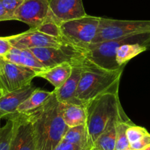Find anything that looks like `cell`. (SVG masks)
<instances>
[{
  "instance_id": "cell-7",
  "label": "cell",
  "mask_w": 150,
  "mask_h": 150,
  "mask_svg": "<svg viewBox=\"0 0 150 150\" xmlns=\"http://www.w3.org/2000/svg\"><path fill=\"white\" fill-rule=\"evenodd\" d=\"M35 77L36 71L11 63L0 56V88L4 93L29 86Z\"/></svg>"
},
{
  "instance_id": "cell-12",
  "label": "cell",
  "mask_w": 150,
  "mask_h": 150,
  "mask_svg": "<svg viewBox=\"0 0 150 150\" xmlns=\"http://www.w3.org/2000/svg\"><path fill=\"white\" fill-rule=\"evenodd\" d=\"M50 8L59 24L87 15L83 0H50Z\"/></svg>"
},
{
  "instance_id": "cell-26",
  "label": "cell",
  "mask_w": 150,
  "mask_h": 150,
  "mask_svg": "<svg viewBox=\"0 0 150 150\" xmlns=\"http://www.w3.org/2000/svg\"><path fill=\"white\" fill-rule=\"evenodd\" d=\"M4 5L5 9L7 10L10 15L13 17V14L17 8L22 4L24 0H0Z\"/></svg>"
},
{
  "instance_id": "cell-4",
  "label": "cell",
  "mask_w": 150,
  "mask_h": 150,
  "mask_svg": "<svg viewBox=\"0 0 150 150\" xmlns=\"http://www.w3.org/2000/svg\"><path fill=\"white\" fill-rule=\"evenodd\" d=\"M125 43L140 44L150 49V33L133 35L125 37L91 44L80 50L85 60L102 69L107 70L124 69L116 61L117 49Z\"/></svg>"
},
{
  "instance_id": "cell-13",
  "label": "cell",
  "mask_w": 150,
  "mask_h": 150,
  "mask_svg": "<svg viewBox=\"0 0 150 150\" xmlns=\"http://www.w3.org/2000/svg\"><path fill=\"white\" fill-rule=\"evenodd\" d=\"M35 88L30 84L22 88L4 93L0 97V119L8 120L18 116L17 109L19 105L33 93Z\"/></svg>"
},
{
  "instance_id": "cell-9",
  "label": "cell",
  "mask_w": 150,
  "mask_h": 150,
  "mask_svg": "<svg viewBox=\"0 0 150 150\" xmlns=\"http://www.w3.org/2000/svg\"><path fill=\"white\" fill-rule=\"evenodd\" d=\"M50 0H24L13 14V20L27 24L30 29H37L48 18Z\"/></svg>"
},
{
  "instance_id": "cell-5",
  "label": "cell",
  "mask_w": 150,
  "mask_h": 150,
  "mask_svg": "<svg viewBox=\"0 0 150 150\" xmlns=\"http://www.w3.org/2000/svg\"><path fill=\"white\" fill-rule=\"evenodd\" d=\"M100 17L86 15L60 23L61 40L77 49L83 50L92 44L97 33Z\"/></svg>"
},
{
  "instance_id": "cell-17",
  "label": "cell",
  "mask_w": 150,
  "mask_h": 150,
  "mask_svg": "<svg viewBox=\"0 0 150 150\" xmlns=\"http://www.w3.org/2000/svg\"><path fill=\"white\" fill-rule=\"evenodd\" d=\"M60 110L62 118L68 127L86 125L87 112L85 105L60 102Z\"/></svg>"
},
{
  "instance_id": "cell-1",
  "label": "cell",
  "mask_w": 150,
  "mask_h": 150,
  "mask_svg": "<svg viewBox=\"0 0 150 150\" xmlns=\"http://www.w3.org/2000/svg\"><path fill=\"white\" fill-rule=\"evenodd\" d=\"M27 114L31 124L36 150H54L69 129L60 110V102L52 96L41 108Z\"/></svg>"
},
{
  "instance_id": "cell-35",
  "label": "cell",
  "mask_w": 150,
  "mask_h": 150,
  "mask_svg": "<svg viewBox=\"0 0 150 150\" xmlns=\"http://www.w3.org/2000/svg\"><path fill=\"white\" fill-rule=\"evenodd\" d=\"M0 122H1V119H0ZM0 128H1V122H0Z\"/></svg>"
},
{
  "instance_id": "cell-15",
  "label": "cell",
  "mask_w": 150,
  "mask_h": 150,
  "mask_svg": "<svg viewBox=\"0 0 150 150\" xmlns=\"http://www.w3.org/2000/svg\"><path fill=\"white\" fill-rule=\"evenodd\" d=\"M3 57L11 63L32 69L36 73L45 69L30 50H21L12 47Z\"/></svg>"
},
{
  "instance_id": "cell-14",
  "label": "cell",
  "mask_w": 150,
  "mask_h": 150,
  "mask_svg": "<svg viewBox=\"0 0 150 150\" xmlns=\"http://www.w3.org/2000/svg\"><path fill=\"white\" fill-rule=\"evenodd\" d=\"M83 57L74 63L72 66V71L70 77L60 88L54 89L53 93L56 99L60 103H72L83 105L76 98V92L78 88L83 71Z\"/></svg>"
},
{
  "instance_id": "cell-32",
  "label": "cell",
  "mask_w": 150,
  "mask_h": 150,
  "mask_svg": "<svg viewBox=\"0 0 150 150\" xmlns=\"http://www.w3.org/2000/svg\"><path fill=\"white\" fill-rule=\"evenodd\" d=\"M144 150H150V145L149 146H147L146 148H145V149H144Z\"/></svg>"
},
{
  "instance_id": "cell-27",
  "label": "cell",
  "mask_w": 150,
  "mask_h": 150,
  "mask_svg": "<svg viewBox=\"0 0 150 150\" xmlns=\"http://www.w3.org/2000/svg\"><path fill=\"white\" fill-rule=\"evenodd\" d=\"M150 145V133L149 132L147 135H144L139 141L137 142L131 144L129 148L134 150H144L147 146Z\"/></svg>"
},
{
  "instance_id": "cell-20",
  "label": "cell",
  "mask_w": 150,
  "mask_h": 150,
  "mask_svg": "<svg viewBox=\"0 0 150 150\" xmlns=\"http://www.w3.org/2000/svg\"><path fill=\"white\" fill-rule=\"evenodd\" d=\"M62 141L83 148H93V144L89 136L86 125L69 127Z\"/></svg>"
},
{
  "instance_id": "cell-19",
  "label": "cell",
  "mask_w": 150,
  "mask_h": 150,
  "mask_svg": "<svg viewBox=\"0 0 150 150\" xmlns=\"http://www.w3.org/2000/svg\"><path fill=\"white\" fill-rule=\"evenodd\" d=\"M52 94L53 91H49L36 88L33 93L19 105L17 109V113L24 114L37 110L38 108L43 106L52 96Z\"/></svg>"
},
{
  "instance_id": "cell-8",
  "label": "cell",
  "mask_w": 150,
  "mask_h": 150,
  "mask_svg": "<svg viewBox=\"0 0 150 150\" xmlns=\"http://www.w3.org/2000/svg\"><path fill=\"white\" fill-rule=\"evenodd\" d=\"M45 69L54 67L63 63L74 64L83 57L82 53L69 44L60 47H42L30 50Z\"/></svg>"
},
{
  "instance_id": "cell-24",
  "label": "cell",
  "mask_w": 150,
  "mask_h": 150,
  "mask_svg": "<svg viewBox=\"0 0 150 150\" xmlns=\"http://www.w3.org/2000/svg\"><path fill=\"white\" fill-rule=\"evenodd\" d=\"M13 120L8 119L0 128V150H10L13 133Z\"/></svg>"
},
{
  "instance_id": "cell-11",
  "label": "cell",
  "mask_w": 150,
  "mask_h": 150,
  "mask_svg": "<svg viewBox=\"0 0 150 150\" xmlns=\"http://www.w3.org/2000/svg\"><path fill=\"white\" fill-rule=\"evenodd\" d=\"M13 120V133L10 150H36L31 124L27 114H18Z\"/></svg>"
},
{
  "instance_id": "cell-31",
  "label": "cell",
  "mask_w": 150,
  "mask_h": 150,
  "mask_svg": "<svg viewBox=\"0 0 150 150\" xmlns=\"http://www.w3.org/2000/svg\"><path fill=\"white\" fill-rule=\"evenodd\" d=\"M4 95V92H3V91L2 90V89L0 88V97H2V96H3Z\"/></svg>"
},
{
  "instance_id": "cell-3",
  "label": "cell",
  "mask_w": 150,
  "mask_h": 150,
  "mask_svg": "<svg viewBox=\"0 0 150 150\" xmlns=\"http://www.w3.org/2000/svg\"><path fill=\"white\" fill-rule=\"evenodd\" d=\"M87 112L86 126L92 143L106 129L114 117L124 112L119 100V93L100 95L86 105Z\"/></svg>"
},
{
  "instance_id": "cell-2",
  "label": "cell",
  "mask_w": 150,
  "mask_h": 150,
  "mask_svg": "<svg viewBox=\"0 0 150 150\" xmlns=\"http://www.w3.org/2000/svg\"><path fill=\"white\" fill-rule=\"evenodd\" d=\"M123 70L102 69L83 57V71L76 92V98L86 105L88 102L104 93H119Z\"/></svg>"
},
{
  "instance_id": "cell-10",
  "label": "cell",
  "mask_w": 150,
  "mask_h": 150,
  "mask_svg": "<svg viewBox=\"0 0 150 150\" xmlns=\"http://www.w3.org/2000/svg\"><path fill=\"white\" fill-rule=\"evenodd\" d=\"M6 38L12 47L21 50H31L42 47H60L66 44L59 38L47 35L35 29H29L24 33Z\"/></svg>"
},
{
  "instance_id": "cell-23",
  "label": "cell",
  "mask_w": 150,
  "mask_h": 150,
  "mask_svg": "<svg viewBox=\"0 0 150 150\" xmlns=\"http://www.w3.org/2000/svg\"><path fill=\"white\" fill-rule=\"evenodd\" d=\"M60 24H59L56 21V19L52 14L51 11H50V15H49L47 20L35 30H38L41 33H44V34L47 35L49 36H52V37L59 38V39L61 40Z\"/></svg>"
},
{
  "instance_id": "cell-30",
  "label": "cell",
  "mask_w": 150,
  "mask_h": 150,
  "mask_svg": "<svg viewBox=\"0 0 150 150\" xmlns=\"http://www.w3.org/2000/svg\"><path fill=\"white\" fill-rule=\"evenodd\" d=\"M10 20H13V17L10 15L9 13L2 5V2L0 1V21H10Z\"/></svg>"
},
{
  "instance_id": "cell-33",
  "label": "cell",
  "mask_w": 150,
  "mask_h": 150,
  "mask_svg": "<svg viewBox=\"0 0 150 150\" xmlns=\"http://www.w3.org/2000/svg\"><path fill=\"white\" fill-rule=\"evenodd\" d=\"M91 150H98L97 149H96V148H94V147H93V148L91 149Z\"/></svg>"
},
{
  "instance_id": "cell-29",
  "label": "cell",
  "mask_w": 150,
  "mask_h": 150,
  "mask_svg": "<svg viewBox=\"0 0 150 150\" xmlns=\"http://www.w3.org/2000/svg\"><path fill=\"white\" fill-rule=\"evenodd\" d=\"M11 48H12V45L7 39V38L0 37V56L4 57Z\"/></svg>"
},
{
  "instance_id": "cell-16",
  "label": "cell",
  "mask_w": 150,
  "mask_h": 150,
  "mask_svg": "<svg viewBox=\"0 0 150 150\" xmlns=\"http://www.w3.org/2000/svg\"><path fill=\"white\" fill-rule=\"evenodd\" d=\"M73 64L70 63H63L54 67L45 69L36 73V77H41L47 80L57 89L61 87L70 77L72 71Z\"/></svg>"
},
{
  "instance_id": "cell-25",
  "label": "cell",
  "mask_w": 150,
  "mask_h": 150,
  "mask_svg": "<svg viewBox=\"0 0 150 150\" xmlns=\"http://www.w3.org/2000/svg\"><path fill=\"white\" fill-rule=\"evenodd\" d=\"M126 133L127 139L129 141V145H130L131 144H133V143L139 141L144 135H147L149 132L146 128L135 125V124H132V125H129L128 127V128L127 129Z\"/></svg>"
},
{
  "instance_id": "cell-18",
  "label": "cell",
  "mask_w": 150,
  "mask_h": 150,
  "mask_svg": "<svg viewBox=\"0 0 150 150\" xmlns=\"http://www.w3.org/2000/svg\"><path fill=\"white\" fill-rule=\"evenodd\" d=\"M127 116L125 111L114 117L106 129L98 137L93 144V147L98 150H115L116 146V125L117 121L122 117Z\"/></svg>"
},
{
  "instance_id": "cell-28",
  "label": "cell",
  "mask_w": 150,
  "mask_h": 150,
  "mask_svg": "<svg viewBox=\"0 0 150 150\" xmlns=\"http://www.w3.org/2000/svg\"><path fill=\"white\" fill-rule=\"evenodd\" d=\"M92 148H83L79 146L62 141L54 150H91Z\"/></svg>"
},
{
  "instance_id": "cell-21",
  "label": "cell",
  "mask_w": 150,
  "mask_h": 150,
  "mask_svg": "<svg viewBox=\"0 0 150 150\" xmlns=\"http://www.w3.org/2000/svg\"><path fill=\"white\" fill-rule=\"evenodd\" d=\"M148 50L146 47L140 44L125 43L121 45L116 50V61L119 67L124 69L131 59Z\"/></svg>"
},
{
  "instance_id": "cell-34",
  "label": "cell",
  "mask_w": 150,
  "mask_h": 150,
  "mask_svg": "<svg viewBox=\"0 0 150 150\" xmlns=\"http://www.w3.org/2000/svg\"><path fill=\"white\" fill-rule=\"evenodd\" d=\"M126 150H134V149H132L129 148V149H126Z\"/></svg>"
},
{
  "instance_id": "cell-6",
  "label": "cell",
  "mask_w": 150,
  "mask_h": 150,
  "mask_svg": "<svg viewBox=\"0 0 150 150\" xmlns=\"http://www.w3.org/2000/svg\"><path fill=\"white\" fill-rule=\"evenodd\" d=\"M144 33H150V21L119 20L100 17L97 33L92 44Z\"/></svg>"
},
{
  "instance_id": "cell-22",
  "label": "cell",
  "mask_w": 150,
  "mask_h": 150,
  "mask_svg": "<svg viewBox=\"0 0 150 150\" xmlns=\"http://www.w3.org/2000/svg\"><path fill=\"white\" fill-rule=\"evenodd\" d=\"M134 124L128 116H125L117 121L116 125V146L115 150H126L129 149V143L127 137V129Z\"/></svg>"
}]
</instances>
